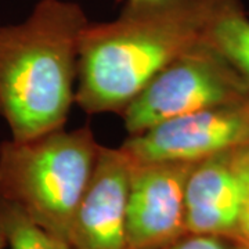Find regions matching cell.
Returning a JSON list of instances; mask_svg holds the SVG:
<instances>
[{
  "mask_svg": "<svg viewBox=\"0 0 249 249\" xmlns=\"http://www.w3.org/2000/svg\"><path fill=\"white\" fill-rule=\"evenodd\" d=\"M158 249H249L241 241L222 237V235H211V234H194L186 232L178 240L172 241Z\"/></svg>",
  "mask_w": 249,
  "mask_h": 249,
  "instance_id": "obj_12",
  "label": "cell"
},
{
  "mask_svg": "<svg viewBox=\"0 0 249 249\" xmlns=\"http://www.w3.org/2000/svg\"><path fill=\"white\" fill-rule=\"evenodd\" d=\"M191 165L132 162L126 211L130 249H158L186 234V183Z\"/></svg>",
  "mask_w": 249,
  "mask_h": 249,
  "instance_id": "obj_6",
  "label": "cell"
},
{
  "mask_svg": "<svg viewBox=\"0 0 249 249\" xmlns=\"http://www.w3.org/2000/svg\"><path fill=\"white\" fill-rule=\"evenodd\" d=\"M249 103L241 75L204 43L154 76L122 112L129 136L155 124L208 108Z\"/></svg>",
  "mask_w": 249,
  "mask_h": 249,
  "instance_id": "obj_4",
  "label": "cell"
},
{
  "mask_svg": "<svg viewBox=\"0 0 249 249\" xmlns=\"http://www.w3.org/2000/svg\"><path fill=\"white\" fill-rule=\"evenodd\" d=\"M249 144V103L178 116L129 136L119 147L133 163H196Z\"/></svg>",
  "mask_w": 249,
  "mask_h": 249,
  "instance_id": "obj_5",
  "label": "cell"
},
{
  "mask_svg": "<svg viewBox=\"0 0 249 249\" xmlns=\"http://www.w3.org/2000/svg\"><path fill=\"white\" fill-rule=\"evenodd\" d=\"M232 0H152L124 6L119 17L89 22L80 37L75 103L88 114L122 115L150 80L204 45Z\"/></svg>",
  "mask_w": 249,
  "mask_h": 249,
  "instance_id": "obj_1",
  "label": "cell"
},
{
  "mask_svg": "<svg viewBox=\"0 0 249 249\" xmlns=\"http://www.w3.org/2000/svg\"><path fill=\"white\" fill-rule=\"evenodd\" d=\"M7 247V242L4 240V237H3V234L0 232V249H4Z\"/></svg>",
  "mask_w": 249,
  "mask_h": 249,
  "instance_id": "obj_14",
  "label": "cell"
},
{
  "mask_svg": "<svg viewBox=\"0 0 249 249\" xmlns=\"http://www.w3.org/2000/svg\"><path fill=\"white\" fill-rule=\"evenodd\" d=\"M241 194L230 151L191 165L186 183V230L238 240Z\"/></svg>",
  "mask_w": 249,
  "mask_h": 249,
  "instance_id": "obj_8",
  "label": "cell"
},
{
  "mask_svg": "<svg viewBox=\"0 0 249 249\" xmlns=\"http://www.w3.org/2000/svg\"><path fill=\"white\" fill-rule=\"evenodd\" d=\"M119 3H124V6L127 4H137V3H144V1H152V0H115Z\"/></svg>",
  "mask_w": 249,
  "mask_h": 249,
  "instance_id": "obj_13",
  "label": "cell"
},
{
  "mask_svg": "<svg viewBox=\"0 0 249 249\" xmlns=\"http://www.w3.org/2000/svg\"><path fill=\"white\" fill-rule=\"evenodd\" d=\"M0 232L10 249H72L32 220L18 205L0 196Z\"/></svg>",
  "mask_w": 249,
  "mask_h": 249,
  "instance_id": "obj_10",
  "label": "cell"
},
{
  "mask_svg": "<svg viewBox=\"0 0 249 249\" xmlns=\"http://www.w3.org/2000/svg\"><path fill=\"white\" fill-rule=\"evenodd\" d=\"M205 43L230 62L249 88V17L241 0H232L220 11Z\"/></svg>",
  "mask_w": 249,
  "mask_h": 249,
  "instance_id": "obj_9",
  "label": "cell"
},
{
  "mask_svg": "<svg viewBox=\"0 0 249 249\" xmlns=\"http://www.w3.org/2000/svg\"><path fill=\"white\" fill-rule=\"evenodd\" d=\"M89 22L75 1L40 0L22 22L0 27V116L13 140L64 127Z\"/></svg>",
  "mask_w": 249,
  "mask_h": 249,
  "instance_id": "obj_2",
  "label": "cell"
},
{
  "mask_svg": "<svg viewBox=\"0 0 249 249\" xmlns=\"http://www.w3.org/2000/svg\"><path fill=\"white\" fill-rule=\"evenodd\" d=\"M230 163L241 194L238 241L249 248V144L230 151Z\"/></svg>",
  "mask_w": 249,
  "mask_h": 249,
  "instance_id": "obj_11",
  "label": "cell"
},
{
  "mask_svg": "<svg viewBox=\"0 0 249 249\" xmlns=\"http://www.w3.org/2000/svg\"><path fill=\"white\" fill-rule=\"evenodd\" d=\"M101 145L89 126L0 144V196L68 242L75 211L89 186Z\"/></svg>",
  "mask_w": 249,
  "mask_h": 249,
  "instance_id": "obj_3",
  "label": "cell"
},
{
  "mask_svg": "<svg viewBox=\"0 0 249 249\" xmlns=\"http://www.w3.org/2000/svg\"><path fill=\"white\" fill-rule=\"evenodd\" d=\"M132 162L121 148L103 147L72 219V249H130L126 211Z\"/></svg>",
  "mask_w": 249,
  "mask_h": 249,
  "instance_id": "obj_7",
  "label": "cell"
}]
</instances>
